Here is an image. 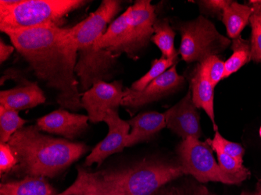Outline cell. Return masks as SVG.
I'll use <instances>...</instances> for the list:
<instances>
[{"label":"cell","instance_id":"4fadbf2b","mask_svg":"<svg viewBox=\"0 0 261 195\" xmlns=\"http://www.w3.org/2000/svg\"><path fill=\"white\" fill-rule=\"evenodd\" d=\"M89 117L70 113L64 108H59L50 114L38 119L35 126L41 131L54 133L74 140L89 127Z\"/></svg>","mask_w":261,"mask_h":195},{"label":"cell","instance_id":"3957f363","mask_svg":"<svg viewBox=\"0 0 261 195\" xmlns=\"http://www.w3.org/2000/svg\"><path fill=\"white\" fill-rule=\"evenodd\" d=\"M8 144L18 160L14 171L24 177L54 178L89 150L81 142L44 134L35 125L22 127Z\"/></svg>","mask_w":261,"mask_h":195},{"label":"cell","instance_id":"30bf717a","mask_svg":"<svg viewBox=\"0 0 261 195\" xmlns=\"http://www.w3.org/2000/svg\"><path fill=\"white\" fill-rule=\"evenodd\" d=\"M185 78L177 74L175 65L168 69L158 78L152 80L144 90L138 92L130 89L124 90L121 105L137 110L138 108L161 100L178 90L184 85Z\"/></svg>","mask_w":261,"mask_h":195},{"label":"cell","instance_id":"4dcf8cb0","mask_svg":"<svg viewBox=\"0 0 261 195\" xmlns=\"http://www.w3.org/2000/svg\"><path fill=\"white\" fill-rule=\"evenodd\" d=\"M153 195H186L182 190H179V189L175 188V187H172V188L164 189V190H161V188L159 190L154 193Z\"/></svg>","mask_w":261,"mask_h":195},{"label":"cell","instance_id":"1f68e13d","mask_svg":"<svg viewBox=\"0 0 261 195\" xmlns=\"http://www.w3.org/2000/svg\"><path fill=\"white\" fill-rule=\"evenodd\" d=\"M256 4L259 7H253V13L257 14L258 18H259V21L261 23V1H256Z\"/></svg>","mask_w":261,"mask_h":195},{"label":"cell","instance_id":"9a60e30c","mask_svg":"<svg viewBox=\"0 0 261 195\" xmlns=\"http://www.w3.org/2000/svg\"><path fill=\"white\" fill-rule=\"evenodd\" d=\"M132 131L126 141V148L148 142L153 138L156 133L166 127L165 115L160 113L146 112L139 114L127 120Z\"/></svg>","mask_w":261,"mask_h":195},{"label":"cell","instance_id":"ba28073f","mask_svg":"<svg viewBox=\"0 0 261 195\" xmlns=\"http://www.w3.org/2000/svg\"><path fill=\"white\" fill-rule=\"evenodd\" d=\"M124 98L121 81L96 82L82 97L83 108L87 111L89 121L93 124L103 122L109 110H118Z\"/></svg>","mask_w":261,"mask_h":195},{"label":"cell","instance_id":"cb8c5ba5","mask_svg":"<svg viewBox=\"0 0 261 195\" xmlns=\"http://www.w3.org/2000/svg\"><path fill=\"white\" fill-rule=\"evenodd\" d=\"M177 62V57L171 59H165L161 57V59L154 60L152 62L150 70L144 76H142L140 79L135 81L132 85L130 89L138 91V92L144 90L152 80L162 75L168 70V68H171V67L175 65Z\"/></svg>","mask_w":261,"mask_h":195},{"label":"cell","instance_id":"2e32d148","mask_svg":"<svg viewBox=\"0 0 261 195\" xmlns=\"http://www.w3.org/2000/svg\"><path fill=\"white\" fill-rule=\"evenodd\" d=\"M129 12L128 7L124 14L111 22L105 33L95 44L96 49H106L117 58L127 52L130 39Z\"/></svg>","mask_w":261,"mask_h":195},{"label":"cell","instance_id":"836d02e7","mask_svg":"<svg viewBox=\"0 0 261 195\" xmlns=\"http://www.w3.org/2000/svg\"><path fill=\"white\" fill-rule=\"evenodd\" d=\"M259 137H261V127H260V128H259Z\"/></svg>","mask_w":261,"mask_h":195},{"label":"cell","instance_id":"f546056e","mask_svg":"<svg viewBox=\"0 0 261 195\" xmlns=\"http://www.w3.org/2000/svg\"><path fill=\"white\" fill-rule=\"evenodd\" d=\"M14 45H8L1 39L0 40V63L5 62L6 60H8L9 57L14 52Z\"/></svg>","mask_w":261,"mask_h":195},{"label":"cell","instance_id":"d4e9b609","mask_svg":"<svg viewBox=\"0 0 261 195\" xmlns=\"http://www.w3.org/2000/svg\"><path fill=\"white\" fill-rule=\"evenodd\" d=\"M198 67L201 72L206 76L208 80L215 88L222 79H224L225 71L224 62L218 58V55H211L208 57L203 60V62H201Z\"/></svg>","mask_w":261,"mask_h":195},{"label":"cell","instance_id":"f1b7e54d","mask_svg":"<svg viewBox=\"0 0 261 195\" xmlns=\"http://www.w3.org/2000/svg\"><path fill=\"white\" fill-rule=\"evenodd\" d=\"M202 4L209 10H214V11H220V10H224L226 8L231 1L228 0H210V1H202Z\"/></svg>","mask_w":261,"mask_h":195},{"label":"cell","instance_id":"e0dca14e","mask_svg":"<svg viewBox=\"0 0 261 195\" xmlns=\"http://www.w3.org/2000/svg\"><path fill=\"white\" fill-rule=\"evenodd\" d=\"M191 87V92L193 93L192 99L195 106L197 108H203L211 119L215 130H218V126L215 123V109H214L215 87L198 67L195 72L194 76L192 77Z\"/></svg>","mask_w":261,"mask_h":195},{"label":"cell","instance_id":"ffe728a7","mask_svg":"<svg viewBox=\"0 0 261 195\" xmlns=\"http://www.w3.org/2000/svg\"><path fill=\"white\" fill-rule=\"evenodd\" d=\"M154 35L151 38L153 42L162 52L163 58L171 59L177 57V52L174 48V38L176 33L170 25L167 19L158 20L153 25Z\"/></svg>","mask_w":261,"mask_h":195},{"label":"cell","instance_id":"603a6c76","mask_svg":"<svg viewBox=\"0 0 261 195\" xmlns=\"http://www.w3.org/2000/svg\"><path fill=\"white\" fill-rule=\"evenodd\" d=\"M216 153L218 165L231 180V184H240L250 176V171L243 165V161L237 160L221 152H216Z\"/></svg>","mask_w":261,"mask_h":195},{"label":"cell","instance_id":"5bb4252c","mask_svg":"<svg viewBox=\"0 0 261 195\" xmlns=\"http://www.w3.org/2000/svg\"><path fill=\"white\" fill-rule=\"evenodd\" d=\"M45 99V94L37 82L27 78L17 83L16 87L0 92V106L18 112L43 104Z\"/></svg>","mask_w":261,"mask_h":195},{"label":"cell","instance_id":"d590c367","mask_svg":"<svg viewBox=\"0 0 261 195\" xmlns=\"http://www.w3.org/2000/svg\"><path fill=\"white\" fill-rule=\"evenodd\" d=\"M211 195H215V194H211Z\"/></svg>","mask_w":261,"mask_h":195},{"label":"cell","instance_id":"7402d4cb","mask_svg":"<svg viewBox=\"0 0 261 195\" xmlns=\"http://www.w3.org/2000/svg\"><path fill=\"white\" fill-rule=\"evenodd\" d=\"M27 122L19 116L18 111L0 106V143H8Z\"/></svg>","mask_w":261,"mask_h":195},{"label":"cell","instance_id":"9c48e42d","mask_svg":"<svg viewBox=\"0 0 261 195\" xmlns=\"http://www.w3.org/2000/svg\"><path fill=\"white\" fill-rule=\"evenodd\" d=\"M129 10L130 39L126 54L129 58L137 60L138 54L151 41L154 23L158 18L155 7L151 4L150 0H138Z\"/></svg>","mask_w":261,"mask_h":195},{"label":"cell","instance_id":"277c9868","mask_svg":"<svg viewBox=\"0 0 261 195\" xmlns=\"http://www.w3.org/2000/svg\"><path fill=\"white\" fill-rule=\"evenodd\" d=\"M121 10L120 1L103 0L96 11L72 27L77 47L74 72L83 93L96 82H108L112 78L118 58L106 49H96L95 44Z\"/></svg>","mask_w":261,"mask_h":195},{"label":"cell","instance_id":"52a82bcc","mask_svg":"<svg viewBox=\"0 0 261 195\" xmlns=\"http://www.w3.org/2000/svg\"><path fill=\"white\" fill-rule=\"evenodd\" d=\"M177 153L185 174H190L201 183L213 181L231 184L217 163L208 141L203 142L188 137L177 146Z\"/></svg>","mask_w":261,"mask_h":195},{"label":"cell","instance_id":"8992f818","mask_svg":"<svg viewBox=\"0 0 261 195\" xmlns=\"http://www.w3.org/2000/svg\"><path fill=\"white\" fill-rule=\"evenodd\" d=\"M176 29L181 33L179 53L187 63L203 62L211 55H218L229 46L231 41L219 33L215 24L199 16L194 20L179 22Z\"/></svg>","mask_w":261,"mask_h":195},{"label":"cell","instance_id":"44dd1931","mask_svg":"<svg viewBox=\"0 0 261 195\" xmlns=\"http://www.w3.org/2000/svg\"><path fill=\"white\" fill-rule=\"evenodd\" d=\"M233 53L228 60L224 62V78H227L231 74L238 71L245 64L250 62L251 59V48L249 42L239 37L233 41Z\"/></svg>","mask_w":261,"mask_h":195},{"label":"cell","instance_id":"7c38bea8","mask_svg":"<svg viewBox=\"0 0 261 195\" xmlns=\"http://www.w3.org/2000/svg\"><path fill=\"white\" fill-rule=\"evenodd\" d=\"M191 90L174 106L164 113L166 127L181 137L199 139L202 136L200 117L192 99Z\"/></svg>","mask_w":261,"mask_h":195},{"label":"cell","instance_id":"8fae6325","mask_svg":"<svg viewBox=\"0 0 261 195\" xmlns=\"http://www.w3.org/2000/svg\"><path fill=\"white\" fill-rule=\"evenodd\" d=\"M103 122L108 124V133L86 157V166H91L94 163L101 165L106 158L122 152L126 148V141L130 133V127L127 121L121 119L118 115V110L108 111L104 117Z\"/></svg>","mask_w":261,"mask_h":195},{"label":"cell","instance_id":"d6a6232c","mask_svg":"<svg viewBox=\"0 0 261 195\" xmlns=\"http://www.w3.org/2000/svg\"><path fill=\"white\" fill-rule=\"evenodd\" d=\"M243 195V194H242ZM243 195H261V186L259 189H258L257 192L255 193H248V194H243Z\"/></svg>","mask_w":261,"mask_h":195},{"label":"cell","instance_id":"ac0fdd59","mask_svg":"<svg viewBox=\"0 0 261 195\" xmlns=\"http://www.w3.org/2000/svg\"><path fill=\"white\" fill-rule=\"evenodd\" d=\"M58 193L44 177H24L21 180L2 183L0 185V195H57Z\"/></svg>","mask_w":261,"mask_h":195},{"label":"cell","instance_id":"5b68a950","mask_svg":"<svg viewBox=\"0 0 261 195\" xmlns=\"http://www.w3.org/2000/svg\"><path fill=\"white\" fill-rule=\"evenodd\" d=\"M87 3L85 0H1L0 30L6 33L39 26L61 27L70 13Z\"/></svg>","mask_w":261,"mask_h":195},{"label":"cell","instance_id":"83f0119b","mask_svg":"<svg viewBox=\"0 0 261 195\" xmlns=\"http://www.w3.org/2000/svg\"><path fill=\"white\" fill-rule=\"evenodd\" d=\"M18 164L17 157L8 143H0V173L7 174Z\"/></svg>","mask_w":261,"mask_h":195},{"label":"cell","instance_id":"4316f807","mask_svg":"<svg viewBox=\"0 0 261 195\" xmlns=\"http://www.w3.org/2000/svg\"><path fill=\"white\" fill-rule=\"evenodd\" d=\"M252 27L251 59L256 62L261 61V23L257 14L253 13L250 17Z\"/></svg>","mask_w":261,"mask_h":195},{"label":"cell","instance_id":"7a4b0ae2","mask_svg":"<svg viewBox=\"0 0 261 195\" xmlns=\"http://www.w3.org/2000/svg\"><path fill=\"white\" fill-rule=\"evenodd\" d=\"M180 164L146 159L132 166L90 173L77 167L76 180L57 195H153L184 175Z\"/></svg>","mask_w":261,"mask_h":195},{"label":"cell","instance_id":"484cf974","mask_svg":"<svg viewBox=\"0 0 261 195\" xmlns=\"http://www.w3.org/2000/svg\"><path fill=\"white\" fill-rule=\"evenodd\" d=\"M208 142L215 152H221L233 157L237 160L243 161L245 150L243 146L240 144L234 143L224 138L219 132L216 131L213 140H208Z\"/></svg>","mask_w":261,"mask_h":195},{"label":"cell","instance_id":"6da1fadb","mask_svg":"<svg viewBox=\"0 0 261 195\" xmlns=\"http://www.w3.org/2000/svg\"><path fill=\"white\" fill-rule=\"evenodd\" d=\"M5 34L35 77L57 91L61 108L73 112L83 108L74 72L77 47L72 27L39 26Z\"/></svg>","mask_w":261,"mask_h":195},{"label":"cell","instance_id":"e575fe53","mask_svg":"<svg viewBox=\"0 0 261 195\" xmlns=\"http://www.w3.org/2000/svg\"><path fill=\"white\" fill-rule=\"evenodd\" d=\"M81 195H94V194H91V193H85V194H81Z\"/></svg>","mask_w":261,"mask_h":195},{"label":"cell","instance_id":"d6986e66","mask_svg":"<svg viewBox=\"0 0 261 195\" xmlns=\"http://www.w3.org/2000/svg\"><path fill=\"white\" fill-rule=\"evenodd\" d=\"M253 14V7L236 2H231L223 10V23L229 38L236 39L240 37Z\"/></svg>","mask_w":261,"mask_h":195}]
</instances>
